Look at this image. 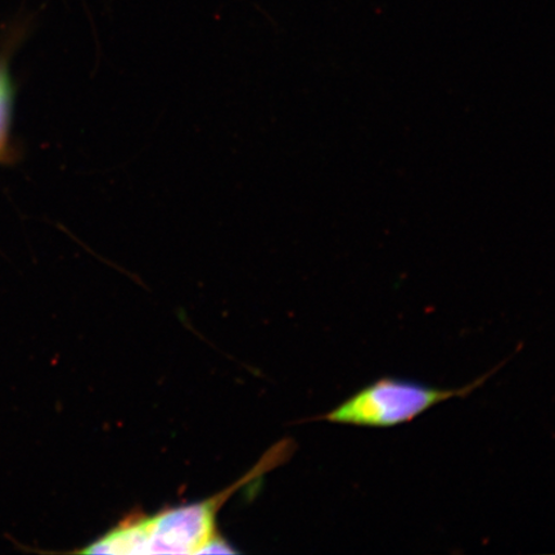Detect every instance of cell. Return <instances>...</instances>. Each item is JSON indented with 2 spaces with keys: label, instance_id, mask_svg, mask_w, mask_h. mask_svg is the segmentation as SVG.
I'll use <instances>...</instances> for the list:
<instances>
[{
  "label": "cell",
  "instance_id": "cell-1",
  "mask_svg": "<svg viewBox=\"0 0 555 555\" xmlns=\"http://www.w3.org/2000/svg\"><path fill=\"white\" fill-rule=\"evenodd\" d=\"M283 451L269 454L238 482L207 501L173 506L155 515L133 513L80 550L85 554H203L218 532V513L235 491L273 468Z\"/></svg>",
  "mask_w": 555,
  "mask_h": 555
},
{
  "label": "cell",
  "instance_id": "cell-2",
  "mask_svg": "<svg viewBox=\"0 0 555 555\" xmlns=\"http://www.w3.org/2000/svg\"><path fill=\"white\" fill-rule=\"evenodd\" d=\"M494 371L461 388H439L412 379L379 378L351 395L331 412L311 421L337 425L390 428L412 422L429 409L453 398H466Z\"/></svg>",
  "mask_w": 555,
  "mask_h": 555
},
{
  "label": "cell",
  "instance_id": "cell-3",
  "mask_svg": "<svg viewBox=\"0 0 555 555\" xmlns=\"http://www.w3.org/2000/svg\"><path fill=\"white\" fill-rule=\"evenodd\" d=\"M12 89L9 75L0 68V152L5 147L9 137Z\"/></svg>",
  "mask_w": 555,
  "mask_h": 555
}]
</instances>
